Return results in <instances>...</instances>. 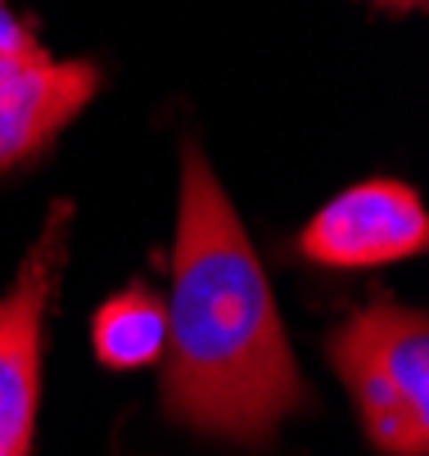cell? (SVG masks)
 I'll return each mask as SVG.
<instances>
[{
    "instance_id": "6da1fadb",
    "label": "cell",
    "mask_w": 429,
    "mask_h": 456,
    "mask_svg": "<svg viewBox=\"0 0 429 456\" xmlns=\"http://www.w3.org/2000/svg\"><path fill=\"white\" fill-rule=\"evenodd\" d=\"M163 339V411L199 434L267 443L303 407V375L271 285L199 145L181 150V204Z\"/></svg>"
},
{
    "instance_id": "7a4b0ae2",
    "label": "cell",
    "mask_w": 429,
    "mask_h": 456,
    "mask_svg": "<svg viewBox=\"0 0 429 456\" xmlns=\"http://www.w3.org/2000/svg\"><path fill=\"white\" fill-rule=\"evenodd\" d=\"M330 362L384 456L429 452V321L420 307L371 303L352 312L330 335Z\"/></svg>"
},
{
    "instance_id": "3957f363",
    "label": "cell",
    "mask_w": 429,
    "mask_h": 456,
    "mask_svg": "<svg viewBox=\"0 0 429 456\" xmlns=\"http://www.w3.org/2000/svg\"><path fill=\"white\" fill-rule=\"evenodd\" d=\"M69 248V208L59 204L28 248L14 285L0 294V456H32L41 407V330Z\"/></svg>"
},
{
    "instance_id": "277c9868",
    "label": "cell",
    "mask_w": 429,
    "mask_h": 456,
    "mask_svg": "<svg viewBox=\"0 0 429 456\" xmlns=\"http://www.w3.org/2000/svg\"><path fill=\"white\" fill-rule=\"evenodd\" d=\"M429 244L420 194L402 181H361L330 200L298 235V253L317 267L361 272L416 257Z\"/></svg>"
},
{
    "instance_id": "5b68a950",
    "label": "cell",
    "mask_w": 429,
    "mask_h": 456,
    "mask_svg": "<svg viewBox=\"0 0 429 456\" xmlns=\"http://www.w3.org/2000/svg\"><path fill=\"white\" fill-rule=\"evenodd\" d=\"M100 86L95 63H50L0 82V172H14L50 150V141L91 104Z\"/></svg>"
},
{
    "instance_id": "8992f818",
    "label": "cell",
    "mask_w": 429,
    "mask_h": 456,
    "mask_svg": "<svg viewBox=\"0 0 429 456\" xmlns=\"http://www.w3.org/2000/svg\"><path fill=\"white\" fill-rule=\"evenodd\" d=\"M167 339V307L150 289H122L113 294L91 325L95 357L113 370H141L163 357Z\"/></svg>"
},
{
    "instance_id": "52a82bcc",
    "label": "cell",
    "mask_w": 429,
    "mask_h": 456,
    "mask_svg": "<svg viewBox=\"0 0 429 456\" xmlns=\"http://www.w3.org/2000/svg\"><path fill=\"white\" fill-rule=\"evenodd\" d=\"M45 59V50L36 45V37L0 5V82H10L28 69H36V63Z\"/></svg>"
},
{
    "instance_id": "ba28073f",
    "label": "cell",
    "mask_w": 429,
    "mask_h": 456,
    "mask_svg": "<svg viewBox=\"0 0 429 456\" xmlns=\"http://www.w3.org/2000/svg\"><path fill=\"white\" fill-rule=\"evenodd\" d=\"M376 5H384V10H420L425 0H376Z\"/></svg>"
}]
</instances>
